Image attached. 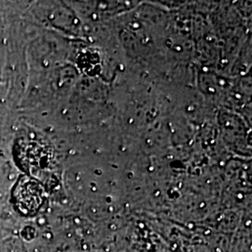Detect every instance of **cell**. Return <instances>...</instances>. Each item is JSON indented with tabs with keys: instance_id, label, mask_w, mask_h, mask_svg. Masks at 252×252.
I'll use <instances>...</instances> for the list:
<instances>
[{
	"instance_id": "6da1fadb",
	"label": "cell",
	"mask_w": 252,
	"mask_h": 252,
	"mask_svg": "<svg viewBox=\"0 0 252 252\" xmlns=\"http://www.w3.org/2000/svg\"><path fill=\"white\" fill-rule=\"evenodd\" d=\"M19 209L24 213H34L40 205V189L33 180H22L14 190Z\"/></svg>"
}]
</instances>
